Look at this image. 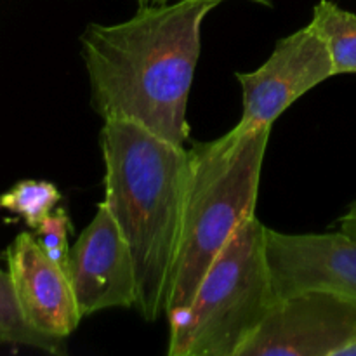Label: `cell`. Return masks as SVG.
I'll return each instance as SVG.
<instances>
[{
  "label": "cell",
  "instance_id": "6da1fadb",
  "mask_svg": "<svg viewBox=\"0 0 356 356\" xmlns=\"http://www.w3.org/2000/svg\"><path fill=\"white\" fill-rule=\"evenodd\" d=\"M221 0H177L139 7L117 24H89L80 37L92 110L106 120L143 125L177 146L190 138L188 96L200 30Z\"/></svg>",
  "mask_w": 356,
  "mask_h": 356
},
{
  "label": "cell",
  "instance_id": "7a4b0ae2",
  "mask_svg": "<svg viewBox=\"0 0 356 356\" xmlns=\"http://www.w3.org/2000/svg\"><path fill=\"white\" fill-rule=\"evenodd\" d=\"M104 204L131 247L138 275L136 309L146 322L165 315L186 198L184 146L129 120H106L99 134Z\"/></svg>",
  "mask_w": 356,
  "mask_h": 356
},
{
  "label": "cell",
  "instance_id": "3957f363",
  "mask_svg": "<svg viewBox=\"0 0 356 356\" xmlns=\"http://www.w3.org/2000/svg\"><path fill=\"white\" fill-rule=\"evenodd\" d=\"M271 127L238 124L221 138L188 149L190 176L167 316L193 301L202 278L236 229L256 216Z\"/></svg>",
  "mask_w": 356,
  "mask_h": 356
},
{
  "label": "cell",
  "instance_id": "277c9868",
  "mask_svg": "<svg viewBox=\"0 0 356 356\" xmlns=\"http://www.w3.org/2000/svg\"><path fill=\"white\" fill-rule=\"evenodd\" d=\"M264 233L254 216L216 256L191 305L169 316V356H240L277 302Z\"/></svg>",
  "mask_w": 356,
  "mask_h": 356
},
{
  "label": "cell",
  "instance_id": "5b68a950",
  "mask_svg": "<svg viewBox=\"0 0 356 356\" xmlns=\"http://www.w3.org/2000/svg\"><path fill=\"white\" fill-rule=\"evenodd\" d=\"M356 344V301L305 292L275 302L240 356H346Z\"/></svg>",
  "mask_w": 356,
  "mask_h": 356
},
{
  "label": "cell",
  "instance_id": "8992f818",
  "mask_svg": "<svg viewBox=\"0 0 356 356\" xmlns=\"http://www.w3.org/2000/svg\"><path fill=\"white\" fill-rule=\"evenodd\" d=\"M330 76L336 73L329 49L309 23L280 38L256 72L236 73L243 96L240 124L271 127L292 103Z\"/></svg>",
  "mask_w": 356,
  "mask_h": 356
},
{
  "label": "cell",
  "instance_id": "52a82bcc",
  "mask_svg": "<svg viewBox=\"0 0 356 356\" xmlns=\"http://www.w3.org/2000/svg\"><path fill=\"white\" fill-rule=\"evenodd\" d=\"M266 259L277 301L327 292L356 301V240L344 232L289 235L266 228Z\"/></svg>",
  "mask_w": 356,
  "mask_h": 356
},
{
  "label": "cell",
  "instance_id": "ba28073f",
  "mask_svg": "<svg viewBox=\"0 0 356 356\" xmlns=\"http://www.w3.org/2000/svg\"><path fill=\"white\" fill-rule=\"evenodd\" d=\"M66 273L83 318L108 308H136L134 257L104 202L70 250Z\"/></svg>",
  "mask_w": 356,
  "mask_h": 356
},
{
  "label": "cell",
  "instance_id": "9c48e42d",
  "mask_svg": "<svg viewBox=\"0 0 356 356\" xmlns=\"http://www.w3.org/2000/svg\"><path fill=\"white\" fill-rule=\"evenodd\" d=\"M7 271L24 320L45 336L65 339L83 318L68 273L23 232L6 250Z\"/></svg>",
  "mask_w": 356,
  "mask_h": 356
},
{
  "label": "cell",
  "instance_id": "30bf717a",
  "mask_svg": "<svg viewBox=\"0 0 356 356\" xmlns=\"http://www.w3.org/2000/svg\"><path fill=\"white\" fill-rule=\"evenodd\" d=\"M312 24L329 49L334 73H356V14L336 2L320 0L313 9Z\"/></svg>",
  "mask_w": 356,
  "mask_h": 356
},
{
  "label": "cell",
  "instance_id": "8fae6325",
  "mask_svg": "<svg viewBox=\"0 0 356 356\" xmlns=\"http://www.w3.org/2000/svg\"><path fill=\"white\" fill-rule=\"evenodd\" d=\"M0 343L26 346L51 355H65V339L45 336L24 320L9 271L0 268Z\"/></svg>",
  "mask_w": 356,
  "mask_h": 356
},
{
  "label": "cell",
  "instance_id": "7c38bea8",
  "mask_svg": "<svg viewBox=\"0 0 356 356\" xmlns=\"http://www.w3.org/2000/svg\"><path fill=\"white\" fill-rule=\"evenodd\" d=\"M61 193L49 181L24 179L0 195V207L23 218L28 228L35 229L58 207Z\"/></svg>",
  "mask_w": 356,
  "mask_h": 356
},
{
  "label": "cell",
  "instance_id": "4fadbf2b",
  "mask_svg": "<svg viewBox=\"0 0 356 356\" xmlns=\"http://www.w3.org/2000/svg\"><path fill=\"white\" fill-rule=\"evenodd\" d=\"M72 229V221L65 207H56L47 216V219L35 229V238L40 249L65 271H68L70 250H72L68 236Z\"/></svg>",
  "mask_w": 356,
  "mask_h": 356
},
{
  "label": "cell",
  "instance_id": "5bb4252c",
  "mask_svg": "<svg viewBox=\"0 0 356 356\" xmlns=\"http://www.w3.org/2000/svg\"><path fill=\"white\" fill-rule=\"evenodd\" d=\"M339 228L341 232H344L346 235H350L351 238L356 240V200L350 205L346 214L339 219Z\"/></svg>",
  "mask_w": 356,
  "mask_h": 356
},
{
  "label": "cell",
  "instance_id": "9a60e30c",
  "mask_svg": "<svg viewBox=\"0 0 356 356\" xmlns=\"http://www.w3.org/2000/svg\"><path fill=\"white\" fill-rule=\"evenodd\" d=\"M170 2H177V0H138L139 7H145V6H162V3H170ZM221 2H225V0H221ZM250 2L263 3V6H271L270 0H250Z\"/></svg>",
  "mask_w": 356,
  "mask_h": 356
},
{
  "label": "cell",
  "instance_id": "2e32d148",
  "mask_svg": "<svg viewBox=\"0 0 356 356\" xmlns=\"http://www.w3.org/2000/svg\"><path fill=\"white\" fill-rule=\"evenodd\" d=\"M346 356H356V344H353V346L350 348V351H348Z\"/></svg>",
  "mask_w": 356,
  "mask_h": 356
}]
</instances>
